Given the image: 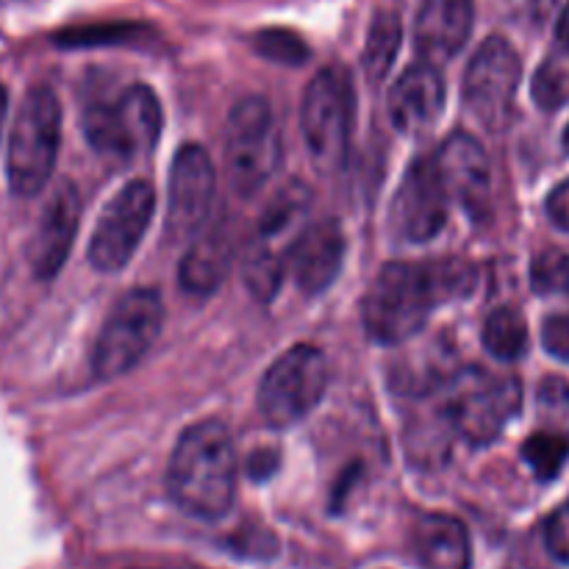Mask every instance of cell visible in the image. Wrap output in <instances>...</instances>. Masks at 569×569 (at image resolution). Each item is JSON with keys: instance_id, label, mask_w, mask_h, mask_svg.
Returning <instances> with one entry per match:
<instances>
[{"instance_id": "9a60e30c", "label": "cell", "mask_w": 569, "mask_h": 569, "mask_svg": "<svg viewBox=\"0 0 569 569\" xmlns=\"http://www.w3.org/2000/svg\"><path fill=\"white\" fill-rule=\"evenodd\" d=\"M81 222V194L76 183L61 181L44 203L39 226L28 244V264L37 281H53L70 256Z\"/></svg>"}, {"instance_id": "1f68e13d", "label": "cell", "mask_w": 569, "mask_h": 569, "mask_svg": "<svg viewBox=\"0 0 569 569\" xmlns=\"http://www.w3.org/2000/svg\"><path fill=\"white\" fill-rule=\"evenodd\" d=\"M542 342L550 356L569 361V317H548L542 328Z\"/></svg>"}, {"instance_id": "e575fe53", "label": "cell", "mask_w": 569, "mask_h": 569, "mask_svg": "<svg viewBox=\"0 0 569 569\" xmlns=\"http://www.w3.org/2000/svg\"><path fill=\"white\" fill-rule=\"evenodd\" d=\"M278 467V456L276 453H256L250 459V476L253 478H267L272 470Z\"/></svg>"}, {"instance_id": "f1b7e54d", "label": "cell", "mask_w": 569, "mask_h": 569, "mask_svg": "<svg viewBox=\"0 0 569 569\" xmlns=\"http://www.w3.org/2000/svg\"><path fill=\"white\" fill-rule=\"evenodd\" d=\"M253 50L264 59L278 61V64H303L309 59V44L287 28H264L253 37Z\"/></svg>"}, {"instance_id": "4316f807", "label": "cell", "mask_w": 569, "mask_h": 569, "mask_svg": "<svg viewBox=\"0 0 569 569\" xmlns=\"http://www.w3.org/2000/svg\"><path fill=\"white\" fill-rule=\"evenodd\" d=\"M533 98L542 109L553 111L569 100V50L559 56H548L533 78Z\"/></svg>"}, {"instance_id": "e0dca14e", "label": "cell", "mask_w": 569, "mask_h": 569, "mask_svg": "<svg viewBox=\"0 0 569 569\" xmlns=\"http://www.w3.org/2000/svg\"><path fill=\"white\" fill-rule=\"evenodd\" d=\"M445 106V81L437 64L417 61L406 67L389 92V117L403 133H426Z\"/></svg>"}, {"instance_id": "8992f818", "label": "cell", "mask_w": 569, "mask_h": 569, "mask_svg": "<svg viewBox=\"0 0 569 569\" xmlns=\"http://www.w3.org/2000/svg\"><path fill=\"white\" fill-rule=\"evenodd\" d=\"M161 103L153 89L133 83L114 100L89 106L83 114V131L89 144L103 156L133 159L156 148L161 137Z\"/></svg>"}, {"instance_id": "74e56055", "label": "cell", "mask_w": 569, "mask_h": 569, "mask_svg": "<svg viewBox=\"0 0 569 569\" xmlns=\"http://www.w3.org/2000/svg\"><path fill=\"white\" fill-rule=\"evenodd\" d=\"M565 148L569 150V126H567V131H565Z\"/></svg>"}, {"instance_id": "4dcf8cb0", "label": "cell", "mask_w": 569, "mask_h": 569, "mask_svg": "<svg viewBox=\"0 0 569 569\" xmlns=\"http://www.w3.org/2000/svg\"><path fill=\"white\" fill-rule=\"evenodd\" d=\"M545 545L556 561L569 567V500L550 515L548 526H545Z\"/></svg>"}, {"instance_id": "2e32d148", "label": "cell", "mask_w": 569, "mask_h": 569, "mask_svg": "<svg viewBox=\"0 0 569 569\" xmlns=\"http://www.w3.org/2000/svg\"><path fill=\"white\" fill-rule=\"evenodd\" d=\"M345 248L348 244H345L339 222L320 220L306 226L287 250L289 272H292L300 292L309 295V298L326 292L342 270Z\"/></svg>"}, {"instance_id": "ba28073f", "label": "cell", "mask_w": 569, "mask_h": 569, "mask_svg": "<svg viewBox=\"0 0 569 569\" xmlns=\"http://www.w3.org/2000/svg\"><path fill=\"white\" fill-rule=\"evenodd\" d=\"M164 326V303L153 289L122 295L94 342L92 367L98 378L126 376L153 348Z\"/></svg>"}, {"instance_id": "5bb4252c", "label": "cell", "mask_w": 569, "mask_h": 569, "mask_svg": "<svg viewBox=\"0 0 569 569\" xmlns=\"http://www.w3.org/2000/svg\"><path fill=\"white\" fill-rule=\"evenodd\" d=\"M448 198H456L472 220H487L492 206V170L483 144L472 133H450L433 159Z\"/></svg>"}, {"instance_id": "d4e9b609", "label": "cell", "mask_w": 569, "mask_h": 569, "mask_svg": "<svg viewBox=\"0 0 569 569\" xmlns=\"http://www.w3.org/2000/svg\"><path fill=\"white\" fill-rule=\"evenodd\" d=\"M522 459L539 481H553L569 459V437L539 431L522 445Z\"/></svg>"}, {"instance_id": "7402d4cb", "label": "cell", "mask_w": 569, "mask_h": 569, "mask_svg": "<svg viewBox=\"0 0 569 569\" xmlns=\"http://www.w3.org/2000/svg\"><path fill=\"white\" fill-rule=\"evenodd\" d=\"M483 345L500 361H517L528 350L526 317L511 306L495 309L483 326Z\"/></svg>"}, {"instance_id": "30bf717a", "label": "cell", "mask_w": 569, "mask_h": 569, "mask_svg": "<svg viewBox=\"0 0 569 569\" xmlns=\"http://www.w3.org/2000/svg\"><path fill=\"white\" fill-rule=\"evenodd\" d=\"M520 78L522 61L509 39L489 37L472 56L465 76V100L489 131H503L509 122Z\"/></svg>"}, {"instance_id": "f546056e", "label": "cell", "mask_w": 569, "mask_h": 569, "mask_svg": "<svg viewBox=\"0 0 569 569\" xmlns=\"http://www.w3.org/2000/svg\"><path fill=\"white\" fill-rule=\"evenodd\" d=\"M531 283L537 295H569V253L565 250H542L531 264Z\"/></svg>"}, {"instance_id": "cb8c5ba5", "label": "cell", "mask_w": 569, "mask_h": 569, "mask_svg": "<svg viewBox=\"0 0 569 569\" xmlns=\"http://www.w3.org/2000/svg\"><path fill=\"white\" fill-rule=\"evenodd\" d=\"M283 256L276 253L272 248L261 242H250L248 250L242 256V278L244 287L250 289L256 300L267 303V300L276 298V292L281 289L283 281Z\"/></svg>"}, {"instance_id": "277c9868", "label": "cell", "mask_w": 569, "mask_h": 569, "mask_svg": "<svg viewBox=\"0 0 569 569\" xmlns=\"http://www.w3.org/2000/svg\"><path fill=\"white\" fill-rule=\"evenodd\" d=\"M283 159L281 131L264 98H242L228 114L226 172L239 198H253L267 187Z\"/></svg>"}, {"instance_id": "3957f363", "label": "cell", "mask_w": 569, "mask_h": 569, "mask_svg": "<svg viewBox=\"0 0 569 569\" xmlns=\"http://www.w3.org/2000/svg\"><path fill=\"white\" fill-rule=\"evenodd\" d=\"M61 142V106L53 89L33 87L17 109L6 153V176L17 198H33L56 170Z\"/></svg>"}, {"instance_id": "ac0fdd59", "label": "cell", "mask_w": 569, "mask_h": 569, "mask_svg": "<svg viewBox=\"0 0 569 569\" xmlns=\"http://www.w3.org/2000/svg\"><path fill=\"white\" fill-rule=\"evenodd\" d=\"M476 22L472 0H422L415 22V44L422 61L445 64L467 44Z\"/></svg>"}, {"instance_id": "44dd1931", "label": "cell", "mask_w": 569, "mask_h": 569, "mask_svg": "<svg viewBox=\"0 0 569 569\" xmlns=\"http://www.w3.org/2000/svg\"><path fill=\"white\" fill-rule=\"evenodd\" d=\"M311 206V192L303 181L292 178V181L283 183L270 200H267L264 211L259 217V226H256V242L267 244L276 253H281V244L289 250L292 239L298 237L303 228L300 222L306 220Z\"/></svg>"}, {"instance_id": "ffe728a7", "label": "cell", "mask_w": 569, "mask_h": 569, "mask_svg": "<svg viewBox=\"0 0 569 569\" xmlns=\"http://www.w3.org/2000/svg\"><path fill=\"white\" fill-rule=\"evenodd\" d=\"M233 264V244L228 239L226 231L220 228H211L203 237H198L192 242V248L183 253L181 267H178V281L187 295L194 298H209L217 289L222 287V281L228 278Z\"/></svg>"}, {"instance_id": "836d02e7", "label": "cell", "mask_w": 569, "mask_h": 569, "mask_svg": "<svg viewBox=\"0 0 569 569\" xmlns=\"http://www.w3.org/2000/svg\"><path fill=\"white\" fill-rule=\"evenodd\" d=\"M548 217L556 228L569 231V178L550 192L548 198Z\"/></svg>"}, {"instance_id": "d6986e66", "label": "cell", "mask_w": 569, "mask_h": 569, "mask_svg": "<svg viewBox=\"0 0 569 569\" xmlns=\"http://www.w3.org/2000/svg\"><path fill=\"white\" fill-rule=\"evenodd\" d=\"M411 550L422 569H470V533L456 517L422 515L411 528Z\"/></svg>"}, {"instance_id": "6da1fadb", "label": "cell", "mask_w": 569, "mask_h": 569, "mask_svg": "<svg viewBox=\"0 0 569 569\" xmlns=\"http://www.w3.org/2000/svg\"><path fill=\"white\" fill-rule=\"evenodd\" d=\"M167 487L178 509L198 520H220L237 498V450L222 422L203 420L183 431L172 450Z\"/></svg>"}, {"instance_id": "83f0119b", "label": "cell", "mask_w": 569, "mask_h": 569, "mask_svg": "<svg viewBox=\"0 0 569 569\" xmlns=\"http://www.w3.org/2000/svg\"><path fill=\"white\" fill-rule=\"evenodd\" d=\"M428 267H431L433 283H437L442 303H448V300L467 298V295L476 292L478 272H476V267L470 264V261H465V259H431V261H428Z\"/></svg>"}, {"instance_id": "484cf974", "label": "cell", "mask_w": 569, "mask_h": 569, "mask_svg": "<svg viewBox=\"0 0 569 569\" xmlns=\"http://www.w3.org/2000/svg\"><path fill=\"white\" fill-rule=\"evenodd\" d=\"M139 31H144V28L133 26V22H98V26H76V28H64V31L56 33V44H61V48H98V44H120V42H131Z\"/></svg>"}, {"instance_id": "7a4b0ae2", "label": "cell", "mask_w": 569, "mask_h": 569, "mask_svg": "<svg viewBox=\"0 0 569 569\" xmlns=\"http://www.w3.org/2000/svg\"><path fill=\"white\" fill-rule=\"evenodd\" d=\"M442 303L431 267L389 261L365 298V328L381 345H400L426 328L433 306Z\"/></svg>"}, {"instance_id": "f35d334b", "label": "cell", "mask_w": 569, "mask_h": 569, "mask_svg": "<svg viewBox=\"0 0 569 569\" xmlns=\"http://www.w3.org/2000/svg\"><path fill=\"white\" fill-rule=\"evenodd\" d=\"M172 569H194V567H172Z\"/></svg>"}, {"instance_id": "5b68a950", "label": "cell", "mask_w": 569, "mask_h": 569, "mask_svg": "<svg viewBox=\"0 0 569 569\" xmlns=\"http://www.w3.org/2000/svg\"><path fill=\"white\" fill-rule=\"evenodd\" d=\"M522 406V387L511 376H495L483 367H467L448 383L445 415L472 448L492 445Z\"/></svg>"}, {"instance_id": "8fae6325", "label": "cell", "mask_w": 569, "mask_h": 569, "mask_svg": "<svg viewBox=\"0 0 569 569\" xmlns=\"http://www.w3.org/2000/svg\"><path fill=\"white\" fill-rule=\"evenodd\" d=\"M156 209V194L148 181H131L111 198L89 239V261L100 272H117L133 259L150 217Z\"/></svg>"}, {"instance_id": "7c38bea8", "label": "cell", "mask_w": 569, "mask_h": 569, "mask_svg": "<svg viewBox=\"0 0 569 569\" xmlns=\"http://www.w3.org/2000/svg\"><path fill=\"white\" fill-rule=\"evenodd\" d=\"M214 203V164L200 144H183L170 167L167 233L172 239L198 237Z\"/></svg>"}, {"instance_id": "9c48e42d", "label": "cell", "mask_w": 569, "mask_h": 569, "mask_svg": "<svg viewBox=\"0 0 569 569\" xmlns=\"http://www.w3.org/2000/svg\"><path fill=\"white\" fill-rule=\"evenodd\" d=\"M328 387V361L315 345H295L264 372L259 411L272 428H287L317 409Z\"/></svg>"}, {"instance_id": "d590c367", "label": "cell", "mask_w": 569, "mask_h": 569, "mask_svg": "<svg viewBox=\"0 0 569 569\" xmlns=\"http://www.w3.org/2000/svg\"><path fill=\"white\" fill-rule=\"evenodd\" d=\"M556 37H559L561 50H569V3L559 17V26H556Z\"/></svg>"}, {"instance_id": "d6a6232c", "label": "cell", "mask_w": 569, "mask_h": 569, "mask_svg": "<svg viewBox=\"0 0 569 569\" xmlns=\"http://www.w3.org/2000/svg\"><path fill=\"white\" fill-rule=\"evenodd\" d=\"M539 406L550 415H565L569 411V383L565 378H548L539 387Z\"/></svg>"}, {"instance_id": "52a82bcc", "label": "cell", "mask_w": 569, "mask_h": 569, "mask_svg": "<svg viewBox=\"0 0 569 569\" xmlns=\"http://www.w3.org/2000/svg\"><path fill=\"white\" fill-rule=\"evenodd\" d=\"M300 128L320 170L342 164L353 133V87L342 67H326L311 78L300 109Z\"/></svg>"}, {"instance_id": "603a6c76", "label": "cell", "mask_w": 569, "mask_h": 569, "mask_svg": "<svg viewBox=\"0 0 569 569\" xmlns=\"http://www.w3.org/2000/svg\"><path fill=\"white\" fill-rule=\"evenodd\" d=\"M400 37H403L400 17L395 11H378L365 44V70L370 81H383L387 78L389 67H392L395 56H398Z\"/></svg>"}, {"instance_id": "8d00e7d4", "label": "cell", "mask_w": 569, "mask_h": 569, "mask_svg": "<svg viewBox=\"0 0 569 569\" xmlns=\"http://www.w3.org/2000/svg\"><path fill=\"white\" fill-rule=\"evenodd\" d=\"M6 103H9V98H6V89L0 87V128H3V117H6Z\"/></svg>"}, {"instance_id": "4fadbf2b", "label": "cell", "mask_w": 569, "mask_h": 569, "mask_svg": "<svg viewBox=\"0 0 569 569\" xmlns=\"http://www.w3.org/2000/svg\"><path fill=\"white\" fill-rule=\"evenodd\" d=\"M448 200L433 159H417L395 194L392 228L406 242H431L448 222Z\"/></svg>"}]
</instances>
